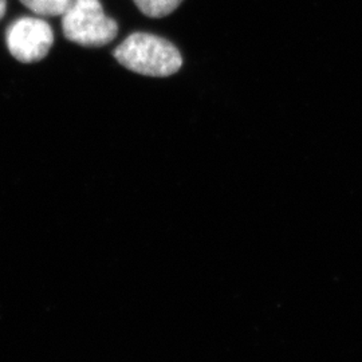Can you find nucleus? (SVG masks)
Returning a JSON list of instances; mask_svg holds the SVG:
<instances>
[{"label":"nucleus","mask_w":362,"mask_h":362,"mask_svg":"<svg viewBox=\"0 0 362 362\" xmlns=\"http://www.w3.org/2000/svg\"><path fill=\"white\" fill-rule=\"evenodd\" d=\"M66 38L83 47H101L116 38L118 25L105 15L100 0H73L62 13Z\"/></svg>","instance_id":"nucleus-2"},{"label":"nucleus","mask_w":362,"mask_h":362,"mask_svg":"<svg viewBox=\"0 0 362 362\" xmlns=\"http://www.w3.org/2000/svg\"><path fill=\"white\" fill-rule=\"evenodd\" d=\"M6 8H7V1L6 0H0V19L4 16Z\"/></svg>","instance_id":"nucleus-6"},{"label":"nucleus","mask_w":362,"mask_h":362,"mask_svg":"<svg viewBox=\"0 0 362 362\" xmlns=\"http://www.w3.org/2000/svg\"><path fill=\"white\" fill-rule=\"evenodd\" d=\"M115 57L127 69L148 77H169L182 66V57L175 45L146 33L129 35L115 50Z\"/></svg>","instance_id":"nucleus-1"},{"label":"nucleus","mask_w":362,"mask_h":362,"mask_svg":"<svg viewBox=\"0 0 362 362\" xmlns=\"http://www.w3.org/2000/svg\"><path fill=\"white\" fill-rule=\"evenodd\" d=\"M30 11L39 16H62L73 0H21Z\"/></svg>","instance_id":"nucleus-4"},{"label":"nucleus","mask_w":362,"mask_h":362,"mask_svg":"<svg viewBox=\"0 0 362 362\" xmlns=\"http://www.w3.org/2000/svg\"><path fill=\"white\" fill-rule=\"evenodd\" d=\"M6 43L15 59L33 64L43 59L54 43L52 27L40 18L23 16L7 28Z\"/></svg>","instance_id":"nucleus-3"},{"label":"nucleus","mask_w":362,"mask_h":362,"mask_svg":"<svg viewBox=\"0 0 362 362\" xmlns=\"http://www.w3.org/2000/svg\"><path fill=\"white\" fill-rule=\"evenodd\" d=\"M137 8L146 16L163 18L173 13L182 0H133Z\"/></svg>","instance_id":"nucleus-5"}]
</instances>
